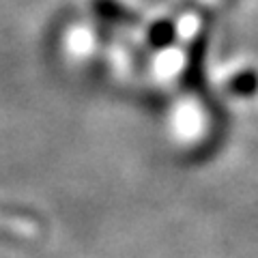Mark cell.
<instances>
[{
    "label": "cell",
    "instance_id": "1",
    "mask_svg": "<svg viewBox=\"0 0 258 258\" xmlns=\"http://www.w3.org/2000/svg\"><path fill=\"white\" fill-rule=\"evenodd\" d=\"M256 88H258V76L252 74V71L239 74L228 82V91L235 95H252Z\"/></svg>",
    "mask_w": 258,
    "mask_h": 258
},
{
    "label": "cell",
    "instance_id": "2",
    "mask_svg": "<svg viewBox=\"0 0 258 258\" xmlns=\"http://www.w3.org/2000/svg\"><path fill=\"white\" fill-rule=\"evenodd\" d=\"M174 35V26L170 22H157L155 26H153L151 30V39H153V43H166V41H170Z\"/></svg>",
    "mask_w": 258,
    "mask_h": 258
}]
</instances>
